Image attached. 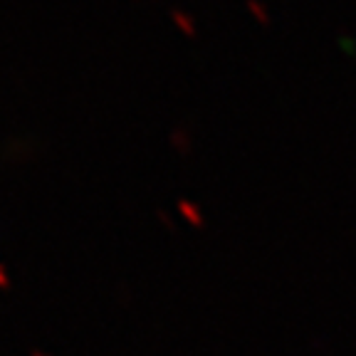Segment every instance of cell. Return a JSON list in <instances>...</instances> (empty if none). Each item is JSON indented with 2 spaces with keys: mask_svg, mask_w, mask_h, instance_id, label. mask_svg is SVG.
<instances>
[]
</instances>
